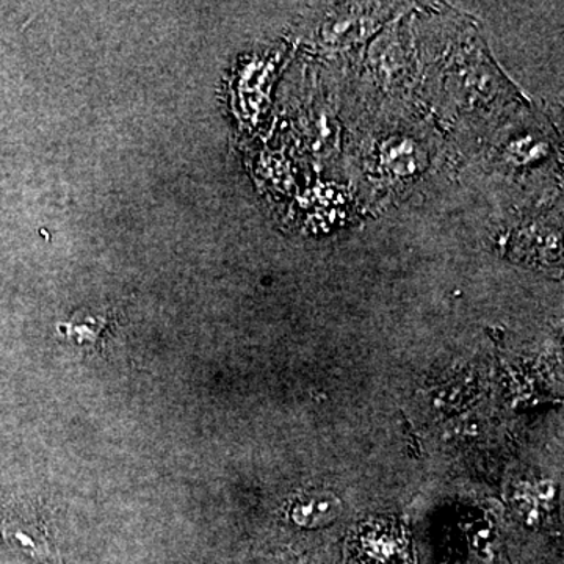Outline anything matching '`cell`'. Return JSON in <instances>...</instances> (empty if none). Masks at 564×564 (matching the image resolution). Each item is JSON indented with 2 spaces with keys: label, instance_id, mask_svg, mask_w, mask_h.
Instances as JSON below:
<instances>
[{
  "label": "cell",
  "instance_id": "6da1fadb",
  "mask_svg": "<svg viewBox=\"0 0 564 564\" xmlns=\"http://www.w3.org/2000/svg\"><path fill=\"white\" fill-rule=\"evenodd\" d=\"M355 564H411L410 536L395 519H375L364 524L350 543Z\"/></svg>",
  "mask_w": 564,
  "mask_h": 564
},
{
  "label": "cell",
  "instance_id": "7a4b0ae2",
  "mask_svg": "<svg viewBox=\"0 0 564 564\" xmlns=\"http://www.w3.org/2000/svg\"><path fill=\"white\" fill-rule=\"evenodd\" d=\"M2 532L13 547L33 558H44L51 554L46 530L36 516L14 511L3 521Z\"/></svg>",
  "mask_w": 564,
  "mask_h": 564
}]
</instances>
